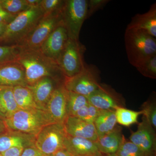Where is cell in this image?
Listing matches in <instances>:
<instances>
[{
  "label": "cell",
  "instance_id": "1",
  "mask_svg": "<svg viewBox=\"0 0 156 156\" xmlns=\"http://www.w3.org/2000/svg\"><path fill=\"white\" fill-rule=\"evenodd\" d=\"M25 70L27 86L44 77H51L64 82L66 77L56 61L39 50H22L17 59Z\"/></svg>",
  "mask_w": 156,
  "mask_h": 156
},
{
  "label": "cell",
  "instance_id": "2",
  "mask_svg": "<svg viewBox=\"0 0 156 156\" xmlns=\"http://www.w3.org/2000/svg\"><path fill=\"white\" fill-rule=\"evenodd\" d=\"M44 15L41 7H33L17 15L7 24L0 45H18L34 29Z\"/></svg>",
  "mask_w": 156,
  "mask_h": 156
},
{
  "label": "cell",
  "instance_id": "3",
  "mask_svg": "<svg viewBox=\"0 0 156 156\" xmlns=\"http://www.w3.org/2000/svg\"><path fill=\"white\" fill-rule=\"evenodd\" d=\"M125 43L128 61L135 68L156 55V38L144 31L126 28Z\"/></svg>",
  "mask_w": 156,
  "mask_h": 156
},
{
  "label": "cell",
  "instance_id": "4",
  "mask_svg": "<svg viewBox=\"0 0 156 156\" xmlns=\"http://www.w3.org/2000/svg\"><path fill=\"white\" fill-rule=\"evenodd\" d=\"M4 121L9 131L35 136L43 127L50 124L44 112L38 109L18 110Z\"/></svg>",
  "mask_w": 156,
  "mask_h": 156
},
{
  "label": "cell",
  "instance_id": "5",
  "mask_svg": "<svg viewBox=\"0 0 156 156\" xmlns=\"http://www.w3.org/2000/svg\"><path fill=\"white\" fill-rule=\"evenodd\" d=\"M86 48L79 40L69 39L57 62L66 78L74 76L86 66L84 54Z\"/></svg>",
  "mask_w": 156,
  "mask_h": 156
},
{
  "label": "cell",
  "instance_id": "6",
  "mask_svg": "<svg viewBox=\"0 0 156 156\" xmlns=\"http://www.w3.org/2000/svg\"><path fill=\"white\" fill-rule=\"evenodd\" d=\"M67 136L63 124H48L35 136L34 146L44 155L51 156L64 148Z\"/></svg>",
  "mask_w": 156,
  "mask_h": 156
},
{
  "label": "cell",
  "instance_id": "7",
  "mask_svg": "<svg viewBox=\"0 0 156 156\" xmlns=\"http://www.w3.org/2000/svg\"><path fill=\"white\" fill-rule=\"evenodd\" d=\"M87 0H65L61 15L69 38L79 40L82 26L87 19Z\"/></svg>",
  "mask_w": 156,
  "mask_h": 156
},
{
  "label": "cell",
  "instance_id": "8",
  "mask_svg": "<svg viewBox=\"0 0 156 156\" xmlns=\"http://www.w3.org/2000/svg\"><path fill=\"white\" fill-rule=\"evenodd\" d=\"M62 20L61 11L44 15L32 32L17 45L22 50H39Z\"/></svg>",
  "mask_w": 156,
  "mask_h": 156
},
{
  "label": "cell",
  "instance_id": "9",
  "mask_svg": "<svg viewBox=\"0 0 156 156\" xmlns=\"http://www.w3.org/2000/svg\"><path fill=\"white\" fill-rule=\"evenodd\" d=\"M97 67L86 65L83 70L71 78H66L64 85L68 91L87 97L100 87L97 80Z\"/></svg>",
  "mask_w": 156,
  "mask_h": 156
},
{
  "label": "cell",
  "instance_id": "10",
  "mask_svg": "<svg viewBox=\"0 0 156 156\" xmlns=\"http://www.w3.org/2000/svg\"><path fill=\"white\" fill-rule=\"evenodd\" d=\"M67 90L64 83L53 91L43 112L49 124H63L67 117Z\"/></svg>",
  "mask_w": 156,
  "mask_h": 156
},
{
  "label": "cell",
  "instance_id": "11",
  "mask_svg": "<svg viewBox=\"0 0 156 156\" xmlns=\"http://www.w3.org/2000/svg\"><path fill=\"white\" fill-rule=\"evenodd\" d=\"M69 39L67 29L62 20L46 39L40 50L45 56L56 62Z\"/></svg>",
  "mask_w": 156,
  "mask_h": 156
},
{
  "label": "cell",
  "instance_id": "12",
  "mask_svg": "<svg viewBox=\"0 0 156 156\" xmlns=\"http://www.w3.org/2000/svg\"><path fill=\"white\" fill-rule=\"evenodd\" d=\"M130 141L141 150L147 156H154L156 151V134L154 128L143 117L137 130L129 137Z\"/></svg>",
  "mask_w": 156,
  "mask_h": 156
},
{
  "label": "cell",
  "instance_id": "13",
  "mask_svg": "<svg viewBox=\"0 0 156 156\" xmlns=\"http://www.w3.org/2000/svg\"><path fill=\"white\" fill-rule=\"evenodd\" d=\"M64 83L53 78L47 77L42 78L31 86L27 87L31 91L37 108L43 111L53 91L59 85Z\"/></svg>",
  "mask_w": 156,
  "mask_h": 156
},
{
  "label": "cell",
  "instance_id": "14",
  "mask_svg": "<svg viewBox=\"0 0 156 156\" xmlns=\"http://www.w3.org/2000/svg\"><path fill=\"white\" fill-rule=\"evenodd\" d=\"M67 135L96 141L98 139L94 123L88 122L74 116H68L63 123Z\"/></svg>",
  "mask_w": 156,
  "mask_h": 156
},
{
  "label": "cell",
  "instance_id": "15",
  "mask_svg": "<svg viewBox=\"0 0 156 156\" xmlns=\"http://www.w3.org/2000/svg\"><path fill=\"white\" fill-rule=\"evenodd\" d=\"M0 86L27 87L25 70L22 66L15 61L1 66Z\"/></svg>",
  "mask_w": 156,
  "mask_h": 156
},
{
  "label": "cell",
  "instance_id": "16",
  "mask_svg": "<svg viewBox=\"0 0 156 156\" xmlns=\"http://www.w3.org/2000/svg\"><path fill=\"white\" fill-rule=\"evenodd\" d=\"M64 148L73 156H100L95 141L90 140L74 137L67 135L64 142Z\"/></svg>",
  "mask_w": 156,
  "mask_h": 156
},
{
  "label": "cell",
  "instance_id": "17",
  "mask_svg": "<svg viewBox=\"0 0 156 156\" xmlns=\"http://www.w3.org/2000/svg\"><path fill=\"white\" fill-rule=\"evenodd\" d=\"M87 98L90 104L100 110L115 111L119 107L117 95L102 85Z\"/></svg>",
  "mask_w": 156,
  "mask_h": 156
},
{
  "label": "cell",
  "instance_id": "18",
  "mask_svg": "<svg viewBox=\"0 0 156 156\" xmlns=\"http://www.w3.org/2000/svg\"><path fill=\"white\" fill-rule=\"evenodd\" d=\"M35 136L8 131L0 135V154L14 147L25 148L34 145Z\"/></svg>",
  "mask_w": 156,
  "mask_h": 156
},
{
  "label": "cell",
  "instance_id": "19",
  "mask_svg": "<svg viewBox=\"0 0 156 156\" xmlns=\"http://www.w3.org/2000/svg\"><path fill=\"white\" fill-rule=\"evenodd\" d=\"M126 28L144 30L152 36L156 38V3L151 5L147 12L134 15Z\"/></svg>",
  "mask_w": 156,
  "mask_h": 156
},
{
  "label": "cell",
  "instance_id": "20",
  "mask_svg": "<svg viewBox=\"0 0 156 156\" xmlns=\"http://www.w3.org/2000/svg\"><path fill=\"white\" fill-rule=\"evenodd\" d=\"M123 139L121 130L116 127L111 132L98 137L95 143L101 153L112 154H116Z\"/></svg>",
  "mask_w": 156,
  "mask_h": 156
},
{
  "label": "cell",
  "instance_id": "21",
  "mask_svg": "<svg viewBox=\"0 0 156 156\" xmlns=\"http://www.w3.org/2000/svg\"><path fill=\"white\" fill-rule=\"evenodd\" d=\"M117 123L115 111L101 110L94 122L98 138L112 131Z\"/></svg>",
  "mask_w": 156,
  "mask_h": 156
},
{
  "label": "cell",
  "instance_id": "22",
  "mask_svg": "<svg viewBox=\"0 0 156 156\" xmlns=\"http://www.w3.org/2000/svg\"><path fill=\"white\" fill-rule=\"evenodd\" d=\"M13 89L14 98L19 109H38L34 100L32 93L28 87L16 86L13 87Z\"/></svg>",
  "mask_w": 156,
  "mask_h": 156
},
{
  "label": "cell",
  "instance_id": "23",
  "mask_svg": "<svg viewBox=\"0 0 156 156\" xmlns=\"http://www.w3.org/2000/svg\"><path fill=\"white\" fill-rule=\"evenodd\" d=\"M13 87L0 86V103L5 119L19 110L14 98Z\"/></svg>",
  "mask_w": 156,
  "mask_h": 156
},
{
  "label": "cell",
  "instance_id": "24",
  "mask_svg": "<svg viewBox=\"0 0 156 156\" xmlns=\"http://www.w3.org/2000/svg\"><path fill=\"white\" fill-rule=\"evenodd\" d=\"M88 103L87 98L83 95L68 91L66 104L67 116H74L78 111Z\"/></svg>",
  "mask_w": 156,
  "mask_h": 156
},
{
  "label": "cell",
  "instance_id": "25",
  "mask_svg": "<svg viewBox=\"0 0 156 156\" xmlns=\"http://www.w3.org/2000/svg\"><path fill=\"white\" fill-rule=\"evenodd\" d=\"M115 111L117 122L126 127L138 122V117L142 114V111H134L120 106L118 107Z\"/></svg>",
  "mask_w": 156,
  "mask_h": 156
},
{
  "label": "cell",
  "instance_id": "26",
  "mask_svg": "<svg viewBox=\"0 0 156 156\" xmlns=\"http://www.w3.org/2000/svg\"><path fill=\"white\" fill-rule=\"evenodd\" d=\"M21 51L19 45H0V67L17 61Z\"/></svg>",
  "mask_w": 156,
  "mask_h": 156
},
{
  "label": "cell",
  "instance_id": "27",
  "mask_svg": "<svg viewBox=\"0 0 156 156\" xmlns=\"http://www.w3.org/2000/svg\"><path fill=\"white\" fill-rule=\"evenodd\" d=\"M0 5L11 14L17 15L30 9L26 0H0Z\"/></svg>",
  "mask_w": 156,
  "mask_h": 156
},
{
  "label": "cell",
  "instance_id": "28",
  "mask_svg": "<svg viewBox=\"0 0 156 156\" xmlns=\"http://www.w3.org/2000/svg\"><path fill=\"white\" fill-rule=\"evenodd\" d=\"M115 154L117 156H147L138 147L124 138Z\"/></svg>",
  "mask_w": 156,
  "mask_h": 156
},
{
  "label": "cell",
  "instance_id": "29",
  "mask_svg": "<svg viewBox=\"0 0 156 156\" xmlns=\"http://www.w3.org/2000/svg\"><path fill=\"white\" fill-rule=\"evenodd\" d=\"M136 68L143 75L151 79H156V55L143 62Z\"/></svg>",
  "mask_w": 156,
  "mask_h": 156
},
{
  "label": "cell",
  "instance_id": "30",
  "mask_svg": "<svg viewBox=\"0 0 156 156\" xmlns=\"http://www.w3.org/2000/svg\"><path fill=\"white\" fill-rule=\"evenodd\" d=\"M101 111L89 103L78 111L74 116L88 122L94 123Z\"/></svg>",
  "mask_w": 156,
  "mask_h": 156
},
{
  "label": "cell",
  "instance_id": "31",
  "mask_svg": "<svg viewBox=\"0 0 156 156\" xmlns=\"http://www.w3.org/2000/svg\"><path fill=\"white\" fill-rule=\"evenodd\" d=\"M65 0H42L40 6L44 12V15L61 11Z\"/></svg>",
  "mask_w": 156,
  "mask_h": 156
},
{
  "label": "cell",
  "instance_id": "32",
  "mask_svg": "<svg viewBox=\"0 0 156 156\" xmlns=\"http://www.w3.org/2000/svg\"><path fill=\"white\" fill-rule=\"evenodd\" d=\"M142 110L144 117L153 128L156 127V107L154 103L145 102Z\"/></svg>",
  "mask_w": 156,
  "mask_h": 156
},
{
  "label": "cell",
  "instance_id": "33",
  "mask_svg": "<svg viewBox=\"0 0 156 156\" xmlns=\"http://www.w3.org/2000/svg\"><path fill=\"white\" fill-rule=\"evenodd\" d=\"M109 2L108 0H87V19L96 11L103 9Z\"/></svg>",
  "mask_w": 156,
  "mask_h": 156
},
{
  "label": "cell",
  "instance_id": "34",
  "mask_svg": "<svg viewBox=\"0 0 156 156\" xmlns=\"http://www.w3.org/2000/svg\"><path fill=\"white\" fill-rule=\"evenodd\" d=\"M17 16L9 14L0 5V24H9Z\"/></svg>",
  "mask_w": 156,
  "mask_h": 156
},
{
  "label": "cell",
  "instance_id": "35",
  "mask_svg": "<svg viewBox=\"0 0 156 156\" xmlns=\"http://www.w3.org/2000/svg\"><path fill=\"white\" fill-rule=\"evenodd\" d=\"M20 156H45L34 145L24 148Z\"/></svg>",
  "mask_w": 156,
  "mask_h": 156
},
{
  "label": "cell",
  "instance_id": "36",
  "mask_svg": "<svg viewBox=\"0 0 156 156\" xmlns=\"http://www.w3.org/2000/svg\"><path fill=\"white\" fill-rule=\"evenodd\" d=\"M24 148L14 147L11 148L1 153L2 156H20Z\"/></svg>",
  "mask_w": 156,
  "mask_h": 156
},
{
  "label": "cell",
  "instance_id": "37",
  "mask_svg": "<svg viewBox=\"0 0 156 156\" xmlns=\"http://www.w3.org/2000/svg\"><path fill=\"white\" fill-rule=\"evenodd\" d=\"M41 1L42 0H26L27 3L30 8L40 6Z\"/></svg>",
  "mask_w": 156,
  "mask_h": 156
},
{
  "label": "cell",
  "instance_id": "38",
  "mask_svg": "<svg viewBox=\"0 0 156 156\" xmlns=\"http://www.w3.org/2000/svg\"><path fill=\"white\" fill-rule=\"evenodd\" d=\"M51 156H72V155L64 148L57 151Z\"/></svg>",
  "mask_w": 156,
  "mask_h": 156
},
{
  "label": "cell",
  "instance_id": "39",
  "mask_svg": "<svg viewBox=\"0 0 156 156\" xmlns=\"http://www.w3.org/2000/svg\"><path fill=\"white\" fill-rule=\"evenodd\" d=\"M9 131L4 122V120L0 119V135Z\"/></svg>",
  "mask_w": 156,
  "mask_h": 156
},
{
  "label": "cell",
  "instance_id": "40",
  "mask_svg": "<svg viewBox=\"0 0 156 156\" xmlns=\"http://www.w3.org/2000/svg\"><path fill=\"white\" fill-rule=\"evenodd\" d=\"M7 24H5V23L0 24V39L2 36L5 30Z\"/></svg>",
  "mask_w": 156,
  "mask_h": 156
},
{
  "label": "cell",
  "instance_id": "41",
  "mask_svg": "<svg viewBox=\"0 0 156 156\" xmlns=\"http://www.w3.org/2000/svg\"><path fill=\"white\" fill-rule=\"evenodd\" d=\"M0 119L3 120L5 119V116L2 108V106H1V103H0Z\"/></svg>",
  "mask_w": 156,
  "mask_h": 156
},
{
  "label": "cell",
  "instance_id": "42",
  "mask_svg": "<svg viewBox=\"0 0 156 156\" xmlns=\"http://www.w3.org/2000/svg\"><path fill=\"white\" fill-rule=\"evenodd\" d=\"M100 156H117V155L115 154H105V155H101Z\"/></svg>",
  "mask_w": 156,
  "mask_h": 156
},
{
  "label": "cell",
  "instance_id": "43",
  "mask_svg": "<svg viewBox=\"0 0 156 156\" xmlns=\"http://www.w3.org/2000/svg\"><path fill=\"white\" fill-rule=\"evenodd\" d=\"M0 156H2V154H0Z\"/></svg>",
  "mask_w": 156,
  "mask_h": 156
},
{
  "label": "cell",
  "instance_id": "44",
  "mask_svg": "<svg viewBox=\"0 0 156 156\" xmlns=\"http://www.w3.org/2000/svg\"></svg>",
  "mask_w": 156,
  "mask_h": 156
},
{
  "label": "cell",
  "instance_id": "45",
  "mask_svg": "<svg viewBox=\"0 0 156 156\" xmlns=\"http://www.w3.org/2000/svg\"></svg>",
  "mask_w": 156,
  "mask_h": 156
}]
</instances>
